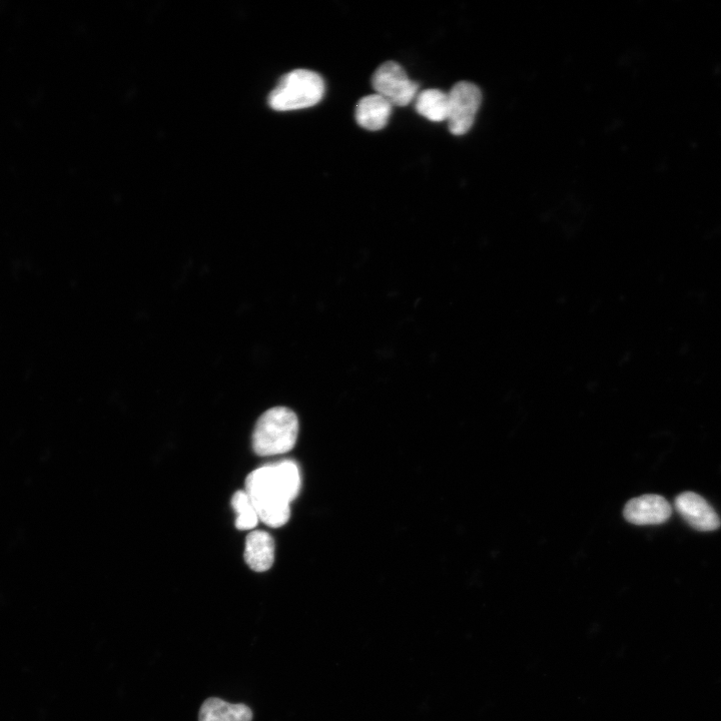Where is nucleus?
<instances>
[{
    "mask_svg": "<svg viewBox=\"0 0 721 721\" xmlns=\"http://www.w3.org/2000/svg\"><path fill=\"white\" fill-rule=\"evenodd\" d=\"M299 420L286 407L266 411L258 420L253 434V449L260 456H275L291 451L297 442Z\"/></svg>",
    "mask_w": 721,
    "mask_h": 721,
    "instance_id": "obj_2",
    "label": "nucleus"
},
{
    "mask_svg": "<svg viewBox=\"0 0 721 721\" xmlns=\"http://www.w3.org/2000/svg\"><path fill=\"white\" fill-rule=\"evenodd\" d=\"M448 99L449 130L455 136H463L471 130L474 124L482 102L481 92L472 83L460 82L451 89Z\"/></svg>",
    "mask_w": 721,
    "mask_h": 721,
    "instance_id": "obj_5",
    "label": "nucleus"
},
{
    "mask_svg": "<svg viewBox=\"0 0 721 721\" xmlns=\"http://www.w3.org/2000/svg\"><path fill=\"white\" fill-rule=\"evenodd\" d=\"M416 111L431 122L447 121L449 114L448 95L435 89L426 90L417 96Z\"/></svg>",
    "mask_w": 721,
    "mask_h": 721,
    "instance_id": "obj_11",
    "label": "nucleus"
},
{
    "mask_svg": "<svg viewBox=\"0 0 721 721\" xmlns=\"http://www.w3.org/2000/svg\"><path fill=\"white\" fill-rule=\"evenodd\" d=\"M301 490V474L298 465L286 460L253 471L246 481L249 495L259 519L273 528L288 523L290 504Z\"/></svg>",
    "mask_w": 721,
    "mask_h": 721,
    "instance_id": "obj_1",
    "label": "nucleus"
},
{
    "mask_svg": "<svg viewBox=\"0 0 721 721\" xmlns=\"http://www.w3.org/2000/svg\"><path fill=\"white\" fill-rule=\"evenodd\" d=\"M675 508L680 516L695 530L714 531L721 525L715 510L700 495L684 492L675 499Z\"/></svg>",
    "mask_w": 721,
    "mask_h": 721,
    "instance_id": "obj_6",
    "label": "nucleus"
},
{
    "mask_svg": "<svg viewBox=\"0 0 721 721\" xmlns=\"http://www.w3.org/2000/svg\"><path fill=\"white\" fill-rule=\"evenodd\" d=\"M245 560L250 568L257 572H265L274 564L275 542L265 531H253L246 539Z\"/></svg>",
    "mask_w": 721,
    "mask_h": 721,
    "instance_id": "obj_9",
    "label": "nucleus"
},
{
    "mask_svg": "<svg viewBox=\"0 0 721 721\" xmlns=\"http://www.w3.org/2000/svg\"><path fill=\"white\" fill-rule=\"evenodd\" d=\"M253 711L246 704L230 703L220 698L207 699L199 714V721H252Z\"/></svg>",
    "mask_w": 721,
    "mask_h": 721,
    "instance_id": "obj_10",
    "label": "nucleus"
},
{
    "mask_svg": "<svg viewBox=\"0 0 721 721\" xmlns=\"http://www.w3.org/2000/svg\"><path fill=\"white\" fill-rule=\"evenodd\" d=\"M372 86L377 95L397 107L411 104L418 92V85L411 81L405 70L395 62H387L376 70L372 77Z\"/></svg>",
    "mask_w": 721,
    "mask_h": 721,
    "instance_id": "obj_4",
    "label": "nucleus"
},
{
    "mask_svg": "<svg viewBox=\"0 0 721 721\" xmlns=\"http://www.w3.org/2000/svg\"><path fill=\"white\" fill-rule=\"evenodd\" d=\"M325 94L320 75L309 70H295L285 75L269 96V106L277 112L304 110L319 104Z\"/></svg>",
    "mask_w": 721,
    "mask_h": 721,
    "instance_id": "obj_3",
    "label": "nucleus"
},
{
    "mask_svg": "<svg viewBox=\"0 0 721 721\" xmlns=\"http://www.w3.org/2000/svg\"><path fill=\"white\" fill-rule=\"evenodd\" d=\"M671 513L668 501L652 494L634 498L624 508L625 519L635 525L662 524L670 518Z\"/></svg>",
    "mask_w": 721,
    "mask_h": 721,
    "instance_id": "obj_7",
    "label": "nucleus"
},
{
    "mask_svg": "<svg viewBox=\"0 0 721 721\" xmlns=\"http://www.w3.org/2000/svg\"><path fill=\"white\" fill-rule=\"evenodd\" d=\"M393 106L383 97L375 94L359 101L355 118L360 127L376 132L384 129L391 117Z\"/></svg>",
    "mask_w": 721,
    "mask_h": 721,
    "instance_id": "obj_8",
    "label": "nucleus"
},
{
    "mask_svg": "<svg viewBox=\"0 0 721 721\" xmlns=\"http://www.w3.org/2000/svg\"><path fill=\"white\" fill-rule=\"evenodd\" d=\"M237 514L236 527L239 530L254 529L259 523L258 513L246 491H237L232 499Z\"/></svg>",
    "mask_w": 721,
    "mask_h": 721,
    "instance_id": "obj_12",
    "label": "nucleus"
}]
</instances>
